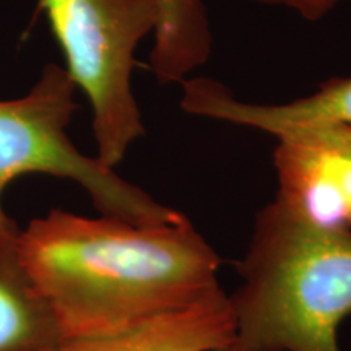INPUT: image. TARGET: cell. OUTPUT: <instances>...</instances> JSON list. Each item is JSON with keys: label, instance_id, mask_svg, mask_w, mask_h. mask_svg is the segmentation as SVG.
Instances as JSON below:
<instances>
[{"label": "cell", "instance_id": "7", "mask_svg": "<svg viewBox=\"0 0 351 351\" xmlns=\"http://www.w3.org/2000/svg\"><path fill=\"white\" fill-rule=\"evenodd\" d=\"M232 343L230 300L219 289L195 304L121 330L65 339L56 351H219Z\"/></svg>", "mask_w": 351, "mask_h": 351}, {"label": "cell", "instance_id": "5", "mask_svg": "<svg viewBox=\"0 0 351 351\" xmlns=\"http://www.w3.org/2000/svg\"><path fill=\"white\" fill-rule=\"evenodd\" d=\"M275 138V199L317 225L351 231V125L319 122Z\"/></svg>", "mask_w": 351, "mask_h": 351}, {"label": "cell", "instance_id": "6", "mask_svg": "<svg viewBox=\"0 0 351 351\" xmlns=\"http://www.w3.org/2000/svg\"><path fill=\"white\" fill-rule=\"evenodd\" d=\"M184 112L275 135L293 127L341 122L351 125V75L332 77L317 90L285 103H252L236 98L225 83L191 77L181 83Z\"/></svg>", "mask_w": 351, "mask_h": 351}, {"label": "cell", "instance_id": "1", "mask_svg": "<svg viewBox=\"0 0 351 351\" xmlns=\"http://www.w3.org/2000/svg\"><path fill=\"white\" fill-rule=\"evenodd\" d=\"M19 243L65 339L121 330L221 289V258L182 213L134 223L52 208L20 231Z\"/></svg>", "mask_w": 351, "mask_h": 351}, {"label": "cell", "instance_id": "11", "mask_svg": "<svg viewBox=\"0 0 351 351\" xmlns=\"http://www.w3.org/2000/svg\"><path fill=\"white\" fill-rule=\"evenodd\" d=\"M219 351H239V350H236L234 346L231 345V346H228V348H223V350H219Z\"/></svg>", "mask_w": 351, "mask_h": 351}, {"label": "cell", "instance_id": "8", "mask_svg": "<svg viewBox=\"0 0 351 351\" xmlns=\"http://www.w3.org/2000/svg\"><path fill=\"white\" fill-rule=\"evenodd\" d=\"M19 238L0 234V351H56L65 335L26 269Z\"/></svg>", "mask_w": 351, "mask_h": 351}, {"label": "cell", "instance_id": "10", "mask_svg": "<svg viewBox=\"0 0 351 351\" xmlns=\"http://www.w3.org/2000/svg\"><path fill=\"white\" fill-rule=\"evenodd\" d=\"M254 3L265 7H280L296 13L306 21H319L335 10L346 0H251Z\"/></svg>", "mask_w": 351, "mask_h": 351}, {"label": "cell", "instance_id": "3", "mask_svg": "<svg viewBox=\"0 0 351 351\" xmlns=\"http://www.w3.org/2000/svg\"><path fill=\"white\" fill-rule=\"evenodd\" d=\"M75 83L65 67L47 64L28 95L0 99V234L21 230L3 208V192L23 174L70 179L86 191L104 217L134 223H166L181 212L158 204L96 156L73 145L67 127L78 106Z\"/></svg>", "mask_w": 351, "mask_h": 351}, {"label": "cell", "instance_id": "2", "mask_svg": "<svg viewBox=\"0 0 351 351\" xmlns=\"http://www.w3.org/2000/svg\"><path fill=\"white\" fill-rule=\"evenodd\" d=\"M228 296L239 351H341L351 314V231L311 221L275 199L256 217Z\"/></svg>", "mask_w": 351, "mask_h": 351}, {"label": "cell", "instance_id": "4", "mask_svg": "<svg viewBox=\"0 0 351 351\" xmlns=\"http://www.w3.org/2000/svg\"><path fill=\"white\" fill-rule=\"evenodd\" d=\"M65 70L90 101L96 158L114 169L145 135L132 73L138 44L155 33V0H38Z\"/></svg>", "mask_w": 351, "mask_h": 351}, {"label": "cell", "instance_id": "9", "mask_svg": "<svg viewBox=\"0 0 351 351\" xmlns=\"http://www.w3.org/2000/svg\"><path fill=\"white\" fill-rule=\"evenodd\" d=\"M158 23L150 69L161 85L181 83L208 62L213 32L205 0H155Z\"/></svg>", "mask_w": 351, "mask_h": 351}]
</instances>
